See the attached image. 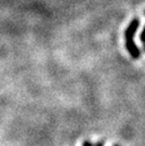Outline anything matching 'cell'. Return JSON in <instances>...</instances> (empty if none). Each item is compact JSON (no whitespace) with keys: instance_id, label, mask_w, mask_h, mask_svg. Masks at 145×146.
<instances>
[{"instance_id":"1","label":"cell","mask_w":145,"mask_h":146,"mask_svg":"<svg viewBox=\"0 0 145 146\" xmlns=\"http://www.w3.org/2000/svg\"><path fill=\"white\" fill-rule=\"evenodd\" d=\"M138 26H139V19L138 18H134V19H131V22L129 23L128 27L124 31L126 48H127L128 52L130 54V56L132 58H135V59L140 57V50L138 49V47L136 46V43L134 41V36H135V33H136Z\"/></svg>"},{"instance_id":"2","label":"cell","mask_w":145,"mask_h":146,"mask_svg":"<svg viewBox=\"0 0 145 146\" xmlns=\"http://www.w3.org/2000/svg\"><path fill=\"white\" fill-rule=\"evenodd\" d=\"M139 39H140V41H142L143 43H145V26H144V29H143V31H142V33H140Z\"/></svg>"},{"instance_id":"3","label":"cell","mask_w":145,"mask_h":146,"mask_svg":"<svg viewBox=\"0 0 145 146\" xmlns=\"http://www.w3.org/2000/svg\"><path fill=\"white\" fill-rule=\"evenodd\" d=\"M82 146H92V144H91L89 140H84V141L82 143Z\"/></svg>"},{"instance_id":"4","label":"cell","mask_w":145,"mask_h":146,"mask_svg":"<svg viewBox=\"0 0 145 146\" xmlns=\"http://www.w3.org/2000/svg\"><path fill=\"white\" fill-rule=\"evenodd\" d=\"M92 146H104V143L103 141H97L95 145H92Z\"/></svg>"},{"instance_id":"5","label":"cell","mask_w":145,"mask_h":146,"mask_svg":"<svg viewBox=\"0 0 145 146\" xmlns=\"http://www.w3.org/2000/svg\"><path fill=\"white\" fill-rule=\"evenodd\" d=\"M113 146H120V145H119V144H115V145H113Z\"/></svg>"},{"instance_id":"6","label":"cell","mask_w":145,"mask_h":146,"mask_svg":"<svg viewBox=\"0 0 145 146\" xmlns=\"http://www.w3.org/2000/svg\"><path fill=\"white\" fill-rule=\"evenodd\" d=\"M144 49H145V43H144Z\"/></svg>"}]
</instances>
